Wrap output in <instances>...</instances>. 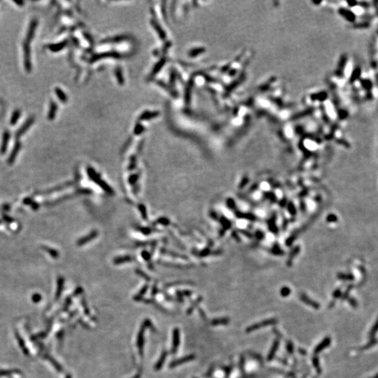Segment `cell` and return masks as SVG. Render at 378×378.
Instances as JSON below:
<instances>
[{
  "label": "cell",
  "instance_id": "ab89813d",
  "mask_svg": "<svg viewBox=\"0 0 378 378\" xmlns=\"http://www.w3.org/2000/svg\"><path fill=\"white\" fill-rule=\"evenodd\" d=\"M255 377H256V375H255L251 374V375H244V376H242V377H241L240 378H255Z\"/></svg>",
  "mask_w": 378,
  "mask_h": 378
},
{
  "label": "cell",
  "instance_id": "52a82bcc",
  "mask_svg": "<svg viewBox=\"0 0 378 378\" xmlns=\"http://www.w3.org/2000/svg\"><path fill=\"white\" fill-rule=\"evenodd\" d=\"M37 24H38V21H37V19L32 20L31 23H30L28 30V34H27V42L28 43L31 42L32 39H33L34 36H35L36 29H37Z\"/></svg>",
  "mask_w": 378,
  "mask_h": 378
},
{
  "label": "cell",
  "instance_id": "1f68e13d",
  "mask_svg": "<svg viewBox=\"0 0 378 378\" xmlns=\"http://www.w3.org/2000/svg\"><path fill=\"white\" fill-rule=\"evenodd\" d=\"M289 294H290V290L288 288H284L282 290V292H281V294L284 297H287V296L289 295Z\"/></svg>",
  "mask_w": 378,
  "mask_h": 378
},
{
  "label": "cell",
  "instance_id": "8fae6325",
  "mask_svg": "<svg viewBox=\"0 0 378 378\" xmlns=\"http://www.w3.org/2000/svg\"><path fill=\"white\" fill-rule=\"evenodd\" d=\"M20 147H21V144H20V142H17L16 144H15L14 147H13V151L11 152V154L9 156V158H8V164H10V165L12 164V163H13V161H15V159H16V157L17 156V155H18V152H19V150L20 149Z\"/></svg>",
  "mask_w": 378,
  "mask_h": 378
},
{
  "label": "cell",
  "instance_id": "277c9868",
  "mask_svg": "<svg viewBox=\"0 0 378 378\" xmlns=\"http://www.w3.org/2000/svg\"><path fill=\"white\" fill-rule=\"evenodd\" d=\"M34 122H35V118H34V117H30V118H29L28 120L25 122V123L20 127L19 130L17 131L16 133V137L19 138L20 136L23 135V134L25 133V132H26L30 127H31V125L33 124Z\"/></svg>",
  "mask_w": 378,
  "mask_h": 378
},
{
  "label": "cell",
  "instance_id": "7bdbcfd3",
  "mask_svg": "<svg viewBox=\"0 0 378 378\" xmlns=\"http://www.w3.org/2000/svg\"><path fill=\"white\" fill-rule=\"evenodd\" d=\"M347 4L350 5V6H354L355 5L357 4V1H348V2H347Z\"/></svg>",
  "mask_w": 378,
  "mask_h": 378
},
{
  "label": "cell",
  "instance_id": "5b68a950",
  "mask_svg": "<svg viewBox=\"0 0 378 378\" xmlns=\"http://www.w3.org/2000/svg\"><path fill=\"white\" fill-rule=\"evenodd\" d=\"M331 338L330 337H326L324 339H323L322 341L320 343L319 345H316L314 350V353L315 354H319L321 351H323L324 349H326L331 345Z\"/></svg>",
  "mask_w": 378,
  "mask_h": 378
},
{
  "label": "cell",
  "instance_id": "f35d334b",
  "mask_svg": "<svg viewBox=\"0 0 378 378\" xmlns=\"http://www.w3.org/2000/svg\"><path fill=\"white\" fill-rule=\"evenodd\" d=\"M199 312L200 313V316H202V319H203L204 320H205L206 319V315L205 314V312H203V310H202V309H199Z\"/></svg>",
  "mask_w": 378,
  "mask_h": 378
},
{
  "label": "cell",
  "instance_id": "3957f363",
  "mask_svg": "<svg viewBox=\"0 0 378 378\" xmlns=\"http://www.w3.org/2000/svg\"><path fill=\"white\" fill-rule=\"evenodd\" d=\"M145 328H147L145 323H143L140 330H139V333H138L137 340V346L139 350V355L143 357V346H144V333Z\"/></svg>",
  "mask_w": 378,
  "mask_h": 378
},
{
  "label": "cell",
  "instance_id": "83f0119b",
  "mask_svg": "<svg viewBox=\"0 0 378 378\" xmlns=\"http://www.w3.org/2000/svg\"><path fill=\"white\" fill-rule=\"evenodd\" d=\"M201 300H202V298H199V299L197 300L196 301V302H195V303H194V304L193 305L191 306V307H190V308H189V309H188V311H187V313H188V314H191L192 312L193 311V309H195V307H196V306H197V305H198V304H199V303L200 302Z\"/></svg>",
  "mask_w": 378,
  "mask_h": 378
},
{
  "label": "cell",
  "instance_id": "7c38bea8",
  "mask_svg": "<svg viewBox=\"0 0 378 378\" xmlns=\"http://www.w3.org/2000/svg\"><path fill=\"white\" fill-rule=\"evenodd\" d=\"M9 138H10V133L8 132V131H5L4 132V134H3V140H2V143H1V149H0L1 154H3L6 152V149H7V146L8 144V141H9Z\"/></svg>",
  "mask_w": 378,
  "mask_h": 378
},
{
  "label": "cell",
  "instance_id": "44dd1931",
  "mask_svg": "<svg viewBox=\"0 0 378 378\" xmlns=\"http://www.w3.org/2000/svg\"><path fill=\"white\" fill-rule=\"evenodd\" d=\"M55 92L56 94L57 95V97H58V98L61 100V102H65L66 100H67V97H66V95L64 93V92H63L62 91H61V90L58 88H55Z\"/></svg>",
  "mask_w": 378,
  "mask_h": 378
},
{
  "label": "cell",
  "instance_id": "603a6c76",
  "mask_svg": "<svg viewBox=\"0 0 378 378\" xmlns=\"http://www.w3.org/2000/svg\"><path fill=\"white\" fill-rule=\"evenodd\" d=\"M361 85L363 87V88H365L366 91H370L371 90V88H372V83H371V81L368 79L362 80Z\"/></svg>",
  "mask_w": 378,
  "mask_h": 378
},
{
  "label": "cell",
  "instance_id": "7a4b0ae2",
  "mask_svg": "<svg viewBox=\"0 0 378 378\" xmlns=\"http://www.w3.org/2000/svg\"><path fill=\"white\" fill-rule=\"evenodd\" d=\"M23 52H24V65L27 71L30 72L31 71V55H30V48L29 43L25 42L23 44Z\"/></svg>",
  "mask_w": 378,
  "mask_h": 378
},
{
  "label": "cell",
  "instance_id": "9c48e42d",
  "mask_svg": "<svg viewBox=\"0 0 378 378\" xmlns=\"http://www.w3.org/2000/svg\"><path fill=\"white\" fill-rule=\"evenodd\" d=\"M279 345H280V340L279 339H276V340H274L271 349H270L268 357H267V361H271L275 358L276 352H277V350H278Z\"/></svg>",
  "mask_w": 378,
  "mask_h": 378
},
{
  "label": "cell",
  "instance_id": "cb8c5ba5",
  "mask_svg": "<svg viewBox=\"0 0 378 378\" xmlns=\"http://www.w3.org/2000/svg\"><path fill=\"white\" fill-rule=\"evenodd\" d=\"M223 369H224V371L225 372V378H229L230 375H231V372H232V370H233L232 366H224V367H223Z\"/></svg>",
  "mask_w": 378,
  "mask_h": 378
},
{
  "label": "cell",
  "instance_id": "8992f818",
  "mask_svg": "<svg viewBox=\"0 0 378 378\" xmlns=\"http://www.w3.org/2000/svg\"><path fill=\"white\" fill-rule=\"evenodd\" d=\"M180 343V332L178 328H175L173 331V343L172 354H175L177 352V349Z\"/></svg>",
  "mask_w": 378,
  "mask_h": 378
},
{
  "label": "cell",
  "instance_id": "484cf974",
  "mask_svg": "<svg viewBox=\"0 0 378 378\" xmlns=\"http://www.w3.org/2000/svg\"><path fill=\"white\" fill-rule=\"evenodd\" d=\"M64 46V43H61L59 44H57V45L55 46H50V49L52 51H58L60 50L61 48H62Z\"/></svg>",
  "mask_w": 378,
  "mask_h": 378
},
{
  "label": "cell",
  "instance_id": "4316f807",
  "mask_svg": "<svg viewBox=\"0 0 378 378\" xmlns=\"http://www.w3.org/2000/svg\"><path fill=\"white\" fill-rule=\"evenodd\" d=\"M244 363H245V358L244 356H242L240 357V369L241 372H244Z\"/></svg>",
  "mask_w": 378,
  "mask_h": 378
},
{
  "label": "cell",
  "instance_id": "ee69618b",
  "mask_svg": "<svg viewBox=\"0 0 378 378\" xmlns=\"http://www.w3.org/2000/svg\"><path fill=\"white\" fill-rule=\"evenodd\" d=\"M3 209H4L5 211H8V209H10V207L8 205H4V207H3Z\"/></svg>",
  "mask_w": 378,
  "mask_h": 378
},
{
  "label": "cell",
  "instance_id": "30bf717a",
  "mask_svg": "<svg viewBox=\"0 0 378 378\" xmlns=\"http://www.w3.org/2000/svg\"><path fill=\"white\" fill-rule=\"evenodd\" d=\"M300 300L303 301V302L305 303L308 305L313 307L315 309H319L320 308V305L318 303H316V301L312 300V299L309 298L307 296L304 295V294H303V295L300 296Z\"/></svg>",
  "mask_w": 378,
  "mask_h": 378
},
{
  "label": "cell",
  "instance_id": "74e56055",
  "mask_svg": "<svg viewBox=\"0 0 378 378\" xmlns=\"http://www.w3.org/2000/svg\"><path fill=\"white\" fill-rule=\"evenodd\" d=\"M3 218H4V220L7 221V222H11V221H13V219H11L12 218H10L9 217H8V216L6 215H3Z\"/></svg>",
  "mask_w": 378,
  "mask_h": 378
},
{
  "label": "cell",
  "instance_id": "2e32d148",
  "mask_svg": "<svg viewBox=\"0 0 378 378\" xmlns=\"http://www.w3.org/2000/svg\"><path fill=\"white\" fill-rule=\"evenodd\" d=\"M168 356V352L166 351H164L162 354V355L161 356V358H160L159 361L156 363V366H155V370H161V368L162 366H163V363H164L165 361L166 357Z\"/></svg>",
  "mask_w": 378,
  "mask_h": 378
},
{
  "label": "cell",
  "instance_id": "e575fe53",
  "mask_svg": "<svg viewBox=\"0 0 378 378\" xmlns=\"http://www.w3.org/2000/svg\"><path fill=\"white\" fill-rule=\"evenodd\" d=\"M32 202H33V201H32L30 197H27L23 201V203L25 205H31V204H32Z\"/></svg>",
  "mask_w": 378,
  "mask_h": 378
},
{
  "label": "cell",
  "instance_id": "ac0fdd59",
  "mask_svg": "<svg viewBox=\"0 0 378 378\" xmlns=\"http://www.w3.org/2000/svg\"><path fill=\"white\" fill-rule=\"evenodd\" d=\"M312 361L313 366H314V368L316 369V372H317L318 374H321V366H320L319 359L318 358V357H316V356H314V357L312 358Z\"/></svg>",
  "mask_w": 378,
  "mask_h": 378
},
{
  "label": "cell",
  "instance_id": "8d00e7d4",
  "mask_svg": "<svg viewBox=\"0 0 378 378\" xmlns=\"http://www.w3.org/2000/svg\"><path fill=\"white\" fill-rule=\"evenodd\" d=\"M298 352L301 355H306V354H307V352H306V350H304V349L298 348Z\"/></svg>",
  "mask_w": 378,
  "mask_h": 378
},
{
  "label": "cell",
  "instance_id": "7402d4cb",
  "mask_svg": "<svg viewBox=\"0 0 378 378\" xmlns=\"http://www.w3.org/2000/svg\"><path fill=\"white\" fill-rule=\"evenodd\" d=\"M286 349H287V351L288 353L289 354H293L294 352V345L293 344L292 341L291 340H288L287 342V344H286Z\"/></svg>",
  "mask_w": 378,
  "mask_h": 378
},
{
  "label": "cell",
  "instance_id": "d6986e66",
  "mask_svg": "<svg viewBox=\"0 0 378 378\" xmlns=\"http://www.w3.org/2000/svg\"><path fill=\"white\" fill-rule=\"evenodd\" d=\"M361 74V68L357 67L356 69H354V70L353 71V73H352V76H351L350 81H352V82L355 81L356 80H357L359 77H360Z\"/></svg>",
  "mask_w": 378,
  "mask_h": 378
},
{
  "label": "cell",
  "instance_id": "e0dca14e",
  "mask_svg": "<svg viewBox=\"0 0 378 378\" xmlns=\"http://www.w3.org/2000/svg\"><path fill=\"white\" fill-rule=\"evenodd\" d=\"M20 114H21V113H20V111L19 109L15 110L14 111H13V114L11 116V120H10V124H11V125H16V123L18 121V120H19Z\"/></svg>",
  "mask_w": 378,
  "mask_h": 378
},
{
  "label": "cell",
  "instance_id": "9a60e30c",
  "mask_svg": "<svg viewBox=\"0 0 378 378\" xmlns=\"http://www.w3.org/2000/svg\"><path fill=\"white\" fill-rule=\"evenodd\" d=\"M56 111H57V105L54 102L52 101L50 103V109H49L48 114V118L49 120L54 119Z\"/></svg>",
  "mask_w": 378,
  "mask_h": 378
},
{
  "label": "cell",
  "instance_id": "4fadbf2b",
  "mask_svg": "<svg viewBox=\"0 0 378 378\" xmlns=\"http://www.w3.org/2000/svg\"><path fill=\"white\" fill-rule=\"evenodd\" d=\"M340 14L345 17L348 21L352 22V23L356 19V16L354 13H352V11H349V10L345 9V8H341V9H340Z\"/></svg>",
  "mask_w": 378,
  "mask_h": 378
},
{
  "label": "cell",
  "instance_id": "4dcf8cb0",
  "mask_svg": "<svg viewBox=\"0 0 378 378\" xmlns=\"http://www.w3.org/2000/svg\"><path fill=\"white\" fill-rule=\"evenodd\" d=\"M349 303H350V305L352 306L353 307L356 308L357 307V306H358V303H357V301L356 300V299L353 298L349 299Z\"/></svg>",
  "mask_w": 378,
  "mask_h": 378
},
{
  "label": "cell",
  "instance_id": "ffe728a7",
  "mask_svg": "<svg viewBox=\"0 0 378 378\" xmlns=\"http://www.w3.org/2000/svg\"><path fill=\"white\" fill-rule=\"evenodd\" d=\"M378 332V318L377 319V321H375V323H374V325L372 326V328L370 329V332H369V338H374L375 335H376Z\"/></svg>",
  "mask_w": 378,
  "mask_h": 378
},
{
  "label": "cell",
  "instance_id": "b9f144b4",
  "mask_svg": "<svg viewBox=\"0 0 378 378\" xmlns=\"http://www.w3.org/2000/svg\"><path fill=\"white\" fill-rule=\"evenodd\" d=\"M273 332H274V333H275V334H276V335H277V336L279 337V338H280H280H281V337H282V334H281V333H280V332H279L278 331H277V329H274Z\"/></svg>",
  "mask_w": 378,
  "mask_h": 378
},
{
  "label": "cell",
  "instance_id": "6da1fadb",
  "mask_svg": "<svg viewBox=\"0 0 378 378\" xmlns=\"http://www.w3.org/2000/svg\"><path fill=\"white\" fill-rule=\"evenodd\" d=\"M278 322V320L275 318H272V319H268L266 320H264V321H260L258 323H256L254 324L251 325V326L247 327L246 328V333H251V332L256 331V330L259 329V328H265V327L269 326H272V325H275L276 323Z\"/></svg>",
  "mask_w": 378,
  "mask_h": 378
},
{
  "label": "cell",
  "instance_id": "836d02e7",
  "mask_svg": "<svg viewBox=\"0 0 378 378\" xmlns=\"http://www.w3.org/2000/svg\"><path fill=\"white\" fill-rule=\"evenodd\" d=\"M43 249H44V250H46V251H48V253H50V254H51V256H54V257H55V254H56V252H55V251H53V250H52V249H48V248H47V247H45V246H44V247H43Z\"/></svg>",
  "mask_w": 378,
  "mask_h": 378
},
{
  "label": "cell",
  "instance_id": "d6a6232c",
  "mask_svg": "<svg viewBox=\"0 0 378 378\" xmlns=\"http://www.w3.org/2000/svg\"><path fill=\"white\" fill-rule=\"evenodd\" d=\"M368 26H369V24L368 23H358L355 25V27L357 28H368Z\"/></svg>",
  "mask_w": 378,
  "mask_h": 378
},
{
  "label": "cell",
  "instance_id": "f6af8a7d",
  "mask_svg": "<svg viewBox=\"0 0 378 378\" xmlns=\"http://www.w3.org/2000/svg\"><path fill=\"white\" fill-rule=\"evenodd\" d=\"M140 377H141V372H139V373L137 374L135 376H134V377L132 378H140Z\"/></svg>",
  "mask_w": 378,
  "mask_h": 378
},
{
  "label": "cell",
  "instance_id": "f1b7e54d",
  "mask_svg": "<svg viewBox=\"0 0 378 378\" xmlns=\"http://www.w3.org/2000/svg\"><path fill=\"white\" fill-rule=\"evenodd\" d=\"M251 356L253 357V358L256 359V360L258 361H259V363L260 364H263V363H264V362L263 361V359H262L261 356H260V355L258 354L253 353V354H251Z\"/></svg>",
  "mask_w": 378,
  "mask_h": 378
},
{
  "label": "cell",
  "instance_id": "5bb4252c",
  "mask_svg": "<svg viewBox=\"0 0 378 378\" xmlns=\"http://www.w3.org/2000/svg\"><path fill=\"white\" fill-rule=\"evenodd\" d=\"M231 321L229 318L228 317H222V318H219V319H215L214 320H212L211 321V325L212 326H219V325H227Z\"/></svg>",
  "mask_w": 378,
  "mask_h": 378
},
{
  "label": "cell",
  "instance_id": "60d3db41",
  "mask_svg": "<svg viewBox=\"0 0 378 378\" xmlns=\"http://www.w3.org/2000/svg\"><path fill=\"white\" fill-rule=\"evenodd\" d=\"M32 209H35V210H36V209H37L39 208V205H38V204H37V203H36V202H32Z\"/></svg>",
  "mask_w": 378,
  "mask_h": 378
},
{
  "label": "cell",
  "instance_id": "ba28073f",
  "mask_svg": "<svg viewBox=\"0 0 378 378\" xmlns=\"http://www.w3.org/2000/svg\"><path fill=\"white\" fill-rule=\"evenodd\" d=\"M195 359V356L194 354H190V355L186 356V357H183V358H181V359H177V360L174 361H172L171 363H170V368L176 367V366H177L181 365V364H183V363L190 361H193Z\"/></svg>",
  "mask_w": 378,
  "mask_h": 378
},
{
  "label": "cell",
  "instance_id": "bcb514c9",
  "mask_svg": "<svg viewBox=\"0 0 378 378\" xmlns=\"http://www.w3.org/2000/svg\"><path fill=\"white\" fill-rule=\"evenodd\" d=\"M370 378H378V372H377V374H376V375H374V376H373V377H370Z\"/></svg>",
  "mask_w": 378,
  "mask_h": 378
},
{
  "label": "cell",
  "instance_id": "d4e9b609",
  "mask_svg": "<svg viewBox=\"0 0 378 378\" xmlns=\"http://www.w3.org/2000/svg\"><path fill=\"white\" fill-rule=\"evenodd\" d=\"M377 343H378V340H377V339H376V338H372V340H371L369 342V343H368L367 345H366L365 347H363V350H367V349L370 348L371 347H372V346H374V345H375L376 344H377Z\"/></svg>",
  "mask_w": 378,
  "mask_h": 378
},
{
  "label": "cell",
  "instance_id": "f546056e",
  "mask_svg": "<svg viewBox=\"0 0 378 378\" xmlns=\"http://www.w3.org/2000/svg\"><path fill=\"white\" fill-rule=\"evenodd\" d=\"M214 368H214V366H212L209 368V369L208 370V371H207V373H206L204 376H205V377H208V378L210 377L211 376H212V375L213 374V372H214Z\"/></svg>",
  "mask_w": 378,
  "mask_h": 378
},
{
  "label": "cell",
  "instance_id": "d590c367",
  "mask_svg": "<svg viewBox=\"0 0 378 378\" xmlns=\"http://www.w3.org/2000/svg\"><path fill=\"white\" fill-rule=\"evenodd\" d=\"M340 289H338V290L335 291L334 294H333V297H334V298H338L340 297Z\"/></svg>",
  "mask_w": 378,
  "mask_h": 378
}]
</instances>
